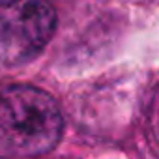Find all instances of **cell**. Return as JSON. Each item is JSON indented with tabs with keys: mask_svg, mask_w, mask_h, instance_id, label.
Here are the masks:
<instances>
[{
	"mask_svg": "<svg viewBox=\"0 0 159 159\" xmlns=\"http://www.w3.org/2000/svg\"><path fill=\"white\" fill-rule=\"evenodd\" d=\"M62 131V111L45 90L17 84L0 94V155H43L60 142Z\"/></svg>",
	"mask_w": 159,
	"mask_h": 159,
	"instance_id": "1",
	"label": "cell"
},
{
	"mask_svg": "<svg viewBox=\"0 0 159 159\" xmlns=\"http://www.w3.org/2000/svg\"><path fill=\"white\" fill-rule=\"evenodd\" d=\"M56 30V11L47 0H17L0 17V62L21 66L36 58Z\"/></svg>",
	"mask_w": 159,
	"mask_h": 159,
	"instance_id": "2",
	"label": "cell"
},
{
	"mask_svg": "<svg viewBox=\"0 0 159 159\" xmlns=\"http://www.w3.org/2000/svg\"><path fill=\"white\" fill-rule=\"evenodd\" d=\"M152 131L155 140L159 142V90L153 98V105H152Z\"/></svg>",
	"mask_w": 159,
	"mask_h": 159,
	"instance_id": "3",
	"label": "cell"
},
{
	"mask_svg": "<svg viewBox=\"0 0 159 159\" xmlns=\"http://www.w3.org/2000/svg\"><path fill=\"white\" fill-rule=\"evenodd\" d=\"M13 2H17V0H0V6H10Z\"/></svg>",
	"mask_w": 159,
	"mask_h": 159,
	"instance_id": "4",
	"label": "cell"
}]
</instances>
